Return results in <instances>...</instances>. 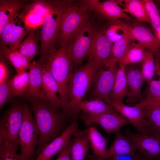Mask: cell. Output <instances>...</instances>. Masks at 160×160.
<instances>
[{
    "label": "cell",
    "instance_id": "41",
    "mask_svg": "<svg viewBox=\"0 0 160 160\" xmlns=\"http://www.w3.org/2000/svg\"><path fill=\"white\" fill-rule=\"evenodd\" d=\"M8 61L4 56L0 54V84L10 79Z\"/></svg>",
    "mask_w": 160,
    "mask_h": 160
},
{
    "label": "cell",
    "instance_id": "5",
    "mask_svg": "<svg viewBox=\"0 0 160 160\" xmlns=\"http://www.w3.org/2000/svg\"><path fill=\"white\" fill-rule=\"evenodd\" d=\"M86 11L79 0H64L60 26L55 46H63L69 38L94 14Z\"/></svg>",
    "mask_w": 160,
    "mask_h": 160
},
{
    "label": "cell",
    "instance_id": "21",
    "mask_svg": "<svg viewBox=\"0 0 160 160\" xmlns=\"http://www.w3.org/2000/svg\"><path fill=\"white\" fill-rule=\"evenodd\" d=\"M78 126L77 122L73 121L59 136L46 146L36 156L35 160H51L59 153L69 143L71 135L78 129Z\"/></svg>",
    "mask_w": 160,
    "mask_h": 160
},
{
    "label": "cell",
    "instance_id": "11",
    "mask_svg": "<svg viewBox=\"0 0 160 160\" xmlns=\"http://www.w3.org/2000/svg\"><path fill=\"white\" fill-rule=\"evenodd\" d=\"M30 31L26 27L18 14L6 25L0 34V49L17 50Z\"/></svg>",
    "mask_w": 160,
    "mask_h": 160
},
{
    "label": "cell",
    "instance_id": "45",
    "mask_svg": "<svg viewBox=\"0 0 160 160\" xmlns=\"http://www.w3.org/2000/svg\"><path fill=\"white\" fill-rule=\"evenodd\" d=\"M133 160H146L140 153L135 154L133 156Z\"/></svg>",
    "mask_w": 160,
    "mask_h": 160
},
{
    "label": "cell",
    "instance_id": "33",
    "mask_svg": "<svg viewBox=\"0 0 160 160\" xmlns=\"http://www.w3.org/2000/svg\"><path fill=\"white\" fill-rule=\"evenodd\" d=\"M29 80V72L24 71L16 73L9 81L11 90L15 97L22 96L28 87Z\"/></svg>",
    "mask_w": 160,
    "mask_h": 160
},
{
    "label": "cell",
    "instance_id": "44",
    "mask_svg": "<svg viewBox=\"0 0 160 160\" xmlns=\"http://www.w3.org/2000/svg\"><path fill=\"white\" fill-rule=\"evenodd\" d=\"M133 156L128 155H116L111 157L108 160H133Z\"/></svg>",
    "mask_w": 160,
    "mask_h": 160
},
{
    "label": "cell",
    "instance_id": "1",
    "mask_svg": "<svg viewBox=\"0 0 160 160\" xmlns=\"http://www.w3.org/2000/svg\"><path fill=\"white\" fill-rule=\"evenodd\" d=\"M38 129L39 143L35 155H37L49 143L59 136L68 127L69 119L62 111L47 102L37 100L29 101Z\"/></svg>",
    "mask_w": 160,
    "mask_h": 160
},
{
    "label": "cell",
    "instance_id": "20",
    "mask_svg": "<svg viewBox=\"0 0 160 160\" xmlns=\"http://www.w3.org/2000/svg\"><path fill=\"white\" fill-rule=\"evenodd\" d=\"M29 70L28 85L21 96L29 102L37 100L46 101L43 84L42 65L37 61H33Z\"/></svg>",
    "mask_w": 160,
    "mask_h": 160
},
{
    "label": "cell",
    "instance_id": "40",
    "mask_svg": "<svg viewBox=\"0 0 160 160\" xmlns=\"http://www.w3.org/2000/svg\"><path fill=\"white\" fill-rule=\"evenodd\" d=\"M10 79L0 84V109H2L5 104L12 102L14 98L15 97L12 93L9 84Z\"/></svg>",
    "mask_w": 160,
    "mask_h": 160
},
{
    "label": "cell",
    "instance_id": "9",
    "mask_svg": "<svg viewBox=\"0 0 160 160\" xmlns=\"http://www.w3.org/2000/svg\"><path fill=\"white\" fill-rule=\"evenodd\" d=\"M25 103H12L3 113L0 121V137L18 149V136L23 119Z\"/></svg>",
    "mask_w": 160,
    "mask_h": 160
},
{
    "label": "cell",
    "instance_id": "26",
    "mask_svg": "<svg viewBox=\"0 0 160 160\" xmlns=\"http://www.w3.org/2000/svg\"><path fill=\"white\" fill-rule=\"evenodd\" d=\"M114 132L115 136L114 140L107 150L109 159L118 155L134 156L136 150L129 138L123 135L120 129Z\"/></svg>",
    "mask_w": 160,
    "mask_h": 160
},
{
    "label": "cell",
    "instance_id": "3",
    "mask_svg": "<svg viewBox=\"0 0 160 160\" xmlns=\"http://www.w3.org/2000/svg\"><path fill=\"white\" fill-rule=\"evenodd\" d=\"M64 0L50 1L47 14L39 30L40 57L37 61L43 64L50 51L55 48L63 10Z\"/></svg>",
    "mask_w": 160,
    "mask_h": 160
},
{
    "label": "cell",
    "instance_id": "10",
    "mask_svg": "<svg viewBox=\"0 0 160 160\" xmlns=\"http://www.w3.org/2000/svg\"><path fill=\"white\" fill-rule=\"evenodd\" d=\"M112 44L105 33V28L98 22L92 46L88 55L97 71L102 68L110 56Z\"/></svg>",
    "mask_w": 160,
    "mask_h": 160
},
{
    "label": "cell",
    "instance_id": "39",
    "mask_svg": "<svg viewBox=\"0 0 160 160\" xmlns=\"http://www.w3.org/2000/svg\"><path fill=\"white\" fill-rule=\"evenodd\" d=\"M155 73L159 77L158 80H152L148 84L145 99L160 97V67L155 61Z\"/></svg>",
    "mask_w": 160,
    "mask_h": 160
},
{
    "label": "cell",
    "instance_id": "4",
    "mask_svg": "<svg viewBox=\"0 0 160 160\" xmlns=\"http://www.w3.org/2000/svg\"><path fill=\"white\" fill-rule=\"evenodd\" d=\"M96 18L94 13L69 38L65 44L74 70L81 65L89 52L98 22Z\"/></svg>",
    "mask_w": 160,
    "mask_h": 160
},
{
    "label": "cell",
    "instance_id": "46",
    "mask_svg": "<svg viewBox=\"0 0 160 160\" xmlns=\"http://www.w3.org/2000/svg\"><path fill=\"white\" fill-rule=\"evenodd\" d=\"M155 36L160 42V29L158 31L155 32Z\"/></svg>",
    "mask_w": 160,
    "mask_h": 160
},
{
    "label": "cell",
    "instance_id": "31",
    "mask_svg": "<svg viewBox=\"0 0 160 160\" xmlns=\"http://www.w3.org/2000/svg\"><path fill=\"white\" fill-rule=\"evenodd\" d=\"M145 49L138 44L133 41V44L128 51L116 62L119 65L127 66L129 65L141 63L143 60Z\"/></svg>",
    "mask_w": 160,
    "mask_h": 160
},
{
    "label": "cell",
    "instance_id": "22",
    "mask_svg": "<svg viewBox=\"0 0 160 160\" xmlns=\"http://www.w3.org/2000/svg\"><path fill=\"white\" fill-rule=\"evenodd\" d=\"M43 86L46 101L62 111L63 105L59 95V87L55 79L45 66L42 65Z\"/></svg>",
    "mask_w": 160,
    "mask_h": 160
},
{
    "label": "cell",
    "instance_id": "13",
    "mask_svg": "<svg viewBox=\"0 0 160 160\" xmlns=\"http://www.w3.org/2000/svg\"><path fill=\"white\" fill-rule=\"evenodd\" d=\"M50 1L36 0L26 4L18 14L26 27L31 30L42 25L48 13Z\"/></svg>",
    "mask_w": 160,
    "mask_h": 160
},
{
    "label": "cell",
    "instance_id": "34",
    "mask_svg": "<svg viewBox=\"0 0 160 160\" xmlns=\"http://www.w3.org/2000/svg\"><path fill=\"white\" fill-rule=\"evenodd\" d=\"M145 49V56L141 63V71L144 82L148 84L153 80L155 72L154 54L148 49Z\"/></svg>",
    "mask_w": 160,
    "mask_h": 160
},
{
    "label": "cell",
    "instance_id": "2",
    "mask_svg": "<svg viewBox=\"0 0 160 160\" xmlns=\"http://www.w3.org/2000/svg\"><path fill=\"white\" fill-rule=\"evenodd\" d=\"M43 64L57 82L59 97L63 108L68 102L66 96L67 85L70 77L74 71L71 59L65 44L57 48H54L52 49Z\"/></svg>",
    "mask_w": 160,
    "mask_h": 160
},
{
    "label": "cell",
    "instance_id": "38",
    "mask_svg": "<svg viewBox=\"0 0 160 160\" xmlns=\"http://www.w3.org/2000/svg\"><path fill=\"white\" fill-rule=\"evenodd\" d=\"M146 9L151 22V25L156 32L160 29V15L152 0H144Z\"/></svg>",
    "mask_w": 160,
    "mask_h": 160
},
{
    "label": "cell",
    "instance_id": "28",
    "mask_svg": "<svg viewBox=\"0 0 160 160\" xmlns=\"http://www.w3.org/2000/svg\"><path fill=\"white\" fill-rule=\"evenodd\" d=\"M39 30H31L19 45L17 50L31 61L36 56L40 54Z\"/></svg>",
    "mask_w": 160,
    "mask_h": 160
},
{
    "label": "cell",
    "instance_id": "47",
    "mask_svg": "<svg viewBox=\"0 0 160 160\" xmlns=\"http://www.w3.org/2000/svg\"><path fill=\"white\" fill-rule=\"evenodd\" d=\"M154 159H155L156 160H160V156H157L155 157Z\"/></svg>",
    "mask_w": 160,
    "mask_h": 160
},
{
    "label": "cell",
    "instance_id": "14",
    "mask_svg": "<svg viewBox=\"0 0 160 160\" xmlns=\"http://www.w3.org/2000/svg\"><path fill=\"white\" fill-rule=\"evenodd\" d=\"M124 133L129 138L136 150L146 160H152L160 155V138L152 135L134 133L128 128L125 129Z\"/></svg>",
    "mask_w": 160,
    "mask_h": 160
},
{
    "label": "cell",
    "instance_id": "36",
    "mask_svg": "<svg viewBox=\"0 0 160 160\" xmlns=\"http://www.w3.org/2000/svg\"><path fill=\"white\" fill-rule=\"evenodd\" d=\"M111 23L105 28L106 35L112 44L124 38L127 35L122 23L117 20L110 21Z\"/></svg>",
    "mask_w": 160,
    "mask_h": 160
},
{
    "label": "cell",
    "instance_id": "8",
    "mask_svg": "<svg viewBox=\"0 0 160 160\" xmlns=\"http://www.w3.org/2000/svg\"><path fill=\"white\" fill-rule=\"evenodd\" d=\"M116 62L108 60L104 66L96 73L88 97L98 99L109 104V95L113 89L118 68Z\"/></svg>",
    "mask_w": 160,
    "mask_h": 160
},
{
    "label": "cell",
    "instance_id": "23",
    "mask_svg": "<svg viewBox=\"0 0 160 160\" xmlns=\"http://www.w3.org/2000/svg\"><path fill=\"white\" fill-rule=\"evenodd\" d=\"M74 137L70 139L71 160H84L90 148L88 127L84 130L77 129L73 133Z\"/></svg>",
    "mask_w": 160,
    "mask_h": 160
},
{
    "label": "cell",
    "instance_id": "16",
    "mask_svg": "<svg viewBox=\"0 0 160 160\" xmlns=\"http://www.w3.org/2000/svg\"><path fill=\"white\" fill-rule=\"evenodd\" d=\"M109 104L125 118L140 133L152 134L150 122L145 117L142 108L126 105L123 102H111Z\"/></svg>",
    "mask_w": 160,
    "mask_h": 160
},
{
    "label": "cell",
    "instance_id": "19",
    "mask_svg": "<svg viewBox=\"0 0 160 160\" xmlns=\"http://www.w3.org/2000/svg\"><path fill=\"white\" fill-rule=\"evenodd\" d=\"M126 32L133 42L144 49H148L154 54L160 55V42L151 31L142 25L132 26L122 23Z\"/></svg>",
    "mask_w": 160,
    "mask_h": 160
},
{
    "label": "cell",
    "instance_id": "17",
    "mask_svg": "<svg viewBox=\"0 0 160 160\" xmlns=\"http://www.w3.org/2000/svg\"><path fill=\"white\" fill-rule=\"evenodd\" d=\"M115 110L103 101L92 99L69 101L62 109V112L69 118L73 112H77L79 111H82L89 116H96Z\"/></svg>",
    "mask_w": 160,
    "mask_h": 160
},
{
    "label": "cell",
    "instance_id": "7",
    "mask_svg": "<svg viewBox=\"0 0 160 160\" xmlns=\"http://www.w3.org/2000/svg\"><path fill=\"white\" fill-rule=\"evenodd\" d=\"M39 141L38 129L32 111L29 105L25 103L23 121L18 136L21 151L19 156L20 160H35V148Z\"/></svg>",
    "mask_w": 160,
    "mask_h": 160
},
{
    "label": "cell",
    "instance_id": "32",
    "mask_svg": "<svg viewBox=\"0 0 160 160\" xmlns=\"http://www.w3.org/2000/svg\"><path fill=\"white\" fill-rule=\"evenodd\" d=\"M141 108L150 122L152 135L160 138V106L147 105Z\"/></svg>",
    "mask_w": 160,
    "mask_h": 160
},
{
    "label": "cell",
    "instance_id": "12",
    "mask_svg": "<svg viewBox=\"0 0 160 160\" xmlns=\"http://www.w3.org/2000/svg\"><path fill=\"white\" fill-rule=\"evenodd\" d=\"M81 7L86 11L91 12L101 15L109 21L124 18H132L118 4L117 1L108 0L100 1L98 0H79Z\"/></svg>",
    "mask_w": 160,
    "mask_h": 160
},
{
    "label": "cell",
    "instance_id": "15",
    "mask_svg": "<svg viewBox=\"0 0 160 160\" xmlns=\"http://www.w3.org/2000/svg\"><path fill=\"white\" fill-rule=\"evenodd\" d=\"M84 113L81 118L85 124L89 126L93 123L98 124L109 134L130 124L129 121L116 110L96 116H89Z\"/></svg>",
    "mask_w": 160,
    "mask_h": 160
},
{
    "label": "cell",
    "instance_id": "37",
    "mask_svg": "<svg viewBox=\"0 0 160 160\" xmlns=\"http://www.w3.org/2000/svg\"><path fill=\"white\" fill-rule=\"evenodd\" d=\"M0 160H20L17 150L7 140L0 139Z\"/></svg>",
    "mask_w": 160,
    "mask_h": 160
},
{
    "label": "cell",
    "instance_id": "43",
    "mask_svg": "<svg viewBox=\"0 0 160 160\" xmlns=\"http://www.w3.org/2000/svg\"><path fill=\"white\" fill-rule=\"evenodd\" d=\"M56 160H71L70 142L61 151Z\"/></svg>",
    "mask_w": 160,
    "mask_h": 160
},
{
    "label": "cell",
    "instance_id": "35",
    "mask_svg": "<svg viewBox=\"0 0 160 160\" xmlns=\"http://www.w3.org/2000/svg\"><path fill=\"white\" fill-rule=\"evenodd\" d=\"M133 43L132 39L127 35L112 44L111 54L108 60L116 62L130 49Z\"/></svg>",
    "mask_w": 160,
    "mask_h": 160
},
{
    "label": "cell",
    "instance_id": "27",
    "mask_svg": "<svg viewBox=\"0 0 160 160\" xmlns=\"http://www.w3.org/2000/svg\"><path fill=\"white\" fill-rule=\"evenodd\" d=\"M127 93L126 66L119 65L114 85L109 95V100L113 102H123V99L127 96Z\"/></svg>",
    "mask_w": 160,
    "mask_h": 160
},
{
    "label": "cell",
    "instance_id": "30",
    "mask_svg": "<svg viewBox=\"0 0 160 160\" xmlns=\"http://www.w3.org/2000/svg\"><path fill=\"white\" fill-rule=\"evenodd\" d=\"M0 51V54L5 57L13 67L16 73L27 71L30 68L31 61L17 50L2 49Z\"/></svg>",
    "mask_w": 160,
    "mask_h": 160
},
{
    "label": "cell",
    "instance_id": "48",
    "mask_svg": "<svg viewBox=\"0 0 160 160\" xmlns=\"http://www.w3.org/2000/svg\"><path fill=\"white\" fill-rule=\"evenodd\" d=\"M156 61L158 63L160 67V60L159 58H158L156 60Z\"/></svg>",
    "mask_w": 160,
    "mask_h": 160
},
{
    "label": "cell",
    "instance_id": "6",
    "mask_svg": "<svg viewBox=\"0 0 160 160\" xmlns=\"http://www.w3.org/2000/svg\"><path fill=\"white\" fill-rule=\"evenodd\" d=\"M97 71L92 60L74 70L68 81L66 96L68 101H76L83 98L91 88Z\"/></svg>",
    "mask_w": 160,
    "mask_h": 160
},
{
    "label": "cell",
    "instance_id": "42",
    "mask_svg": "<svg viewBox=\"0 0 160 160\" xmlns=\"http://www.w3.org/2000/svg\"><path fill=\"white\" fill-rule=\"evenodd\" d=\"M147 105L160 106V97L144 99L142 102L137 103L134 105L141 108Z\"/></svg>",
    "mask_w": 160,
    "mask_h": 160
},
{
    "label": "cell",
    "instance_id": "24",
    "mask_svg": "<svg viewBox=\"0 0 160 160\" xmlns=\"http://www.w3.org/2000/svg\"><path fill=\"white\" fill-rule=\"evenodd\" d=\"M88 135L93 156L90 160H106L109 159L107 154V140L95 127H88Z\"/></svg>",
    "mask_w": 160,
    "mask_h": 160
},
{
    "label": "cell",
    "instance_id": "29",
    "mask_svg": "<svg viewBox=\"0 0 160 160\" xmlns=\"http://www.w3.org/2000/svg\"><path fill=\"white\" fill-rule=\"evenodd\" d=\"M123 4V9L126 13L129 14L140 22L151 25L144 0H125Z\"/></svg>",
    "mask_w": 160,
    "mask_h": 160
},
{
    "label": "cell",
    "instance_id": "18",
    "mask_svg": "<svg viewBox=\"0 0 160 160\" xmlns=\"http://www.w3.org/2000/svg\"><path fill=\"white\" fill-rule=\"evenodd\" d=\"M126 72L127 86L126 103L134 105L144 100L142 92L144 81L141 66L139 64L128 65L126 66Z\"/></svg>",
    "mask_w": 160,
    "mask_h": 160
},
{
    "label": "cell",
    "instance_id": "25",
    "mask_svg": "<svg viewBox=\"0 0 160 160\" xmlns=\"http://www.w3.org/2000/svg\"><path fill=\"white\" fill-rule=\"evenodd\" d=\"M27 3L19 0H0V34L6 25L17 15Z\"/></svg>",
    "mask_w": 160,
    "mask_h": 160
}]
</instances>
